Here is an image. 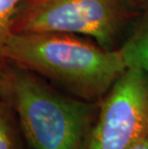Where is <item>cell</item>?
<instances>
[{"instance_id": "1", "label": "cell", "mask_w": 148, "mask_h": 149, "mask_svg": "<svg viewBox=\"0 0 148 149\" xmlns=\"http://www.w3.org/2000/svg\"><path fill=\"white\" fill-rule=\"evenodd\" d=\"M5 56L9 63L89 102H99L127 69L118 50L67 33L11 34Z\"/></svg>"}, {"instance_id": "2", "label": "cell", "mask_w": 148, "mask_h": 149, "mask_svg": "<svg viewBox=\"0 0 148 149\" xmlns=\"http://www.w3.org/2000/svg\"><path fill=\"white\" fill-rule=\"evenodd\" d=\"M0 98L10 100L31 149H81L98 102L62 93L45 79L11 63Z\"/></svg>"}, {"instance_id": "3", "label": "cell", "mask_w": 148, "mask_h": 149, "mask_svg": "<svg viewBox=\"0 0 148 149\" xmlns=\"http://www.w3.org/2000/svg\"><path fill=\"white\" fill-rule=\"evenodd\" d=\"M137 15L123 0H20L12 34H74L117 50Z\"/></svg>"}, {"instance_id": "4", "label": "cell", "mask_w": 148, "mask_h": 149, "mask_svg": "<svg viewBox=\"0 0 148 149\" xmlns=\"http://www.w3.org/2000/svg\"><path fill=\"white\" fill-rule=\"evenodd\" d=\"M148 136V78L127 68L98 102L81 149H129Z\"/></svg>"}, {"instance_id": "5", "label": "cell", "mask_w": 148, "mask_h": 149, "mask_svg": "<svg viewBox=\"0 0 148 149\" xmlns=\"http://www.w3.org/2000/svg\"><path fill=\"white\" fill-rule=\"evenodd\" d=\"M126 68H136L148 78V11L138 14L118 47Z\"/></svg>"}, {"instance_id": "6", "label": "cell", "mask_w": 148, "mask_h": 149, "mask_svg": "<svg viewBox=\"0 0 148 149\" xmlns=\"http://www.w3.org/2000/svg\"><path fill=\"white\" fill-rule=\"evenodd\" d=\"M27 144L10 100L0 98V149H26Z\"/></svg>"}, {"instance_id": "7", "label": "cell", "mask_w": 148, "mask_h": 149, "mask_svg": "<svg viewBox=\"0 0 148 149\" xmlns=\"http://www.w3.org/2000/svg\"><path fill=\"white\" fill-rule=\"evenodd\" d=\"M20 0H0V93L7 85L11 63L5 56V49L12 34V20Z\"/></svg>"}, {"instance_id": "8", "label": "cell", "mask_w": 148, "mask_h": 149, "mask_svg": "<svg viewBox=\"0 0 148 149\" xmlns=\"http://www.w3.org/2000/svg\"><path fill=\"white\" fill-rule=\"evenodd\" d=\"M128 7L136 14L148 11V0H123Z\"/></svg>"}, {"instance_id": "9", "label": "cell", "mask_w": 148, "mask_h": 149, "mask_svg": "<svg viewBox=\"0 0 148 149\" xmlns=\"http://www.w3.org/2000/svg\"><path fill=\"white\" fill-rule=\"evenodd\" d=\"M129 149H148V136L138 142H137L136 144H134L133 146Z\"/></svg>"}, {"instance_id": "10", "label": "cell", "mask_w": 148, "mask_h": 149, "mask_svg": "<svg viewBox=\"0 0 148 149\" xmlns=\"http://www.w3.org/2000/svg\"><path fill=\"white\" fill-rule=\"evenodd\" d=\"M26 149H31V148H30L29 146H27V147H26Z\"/></svg>"}]
</instances>
